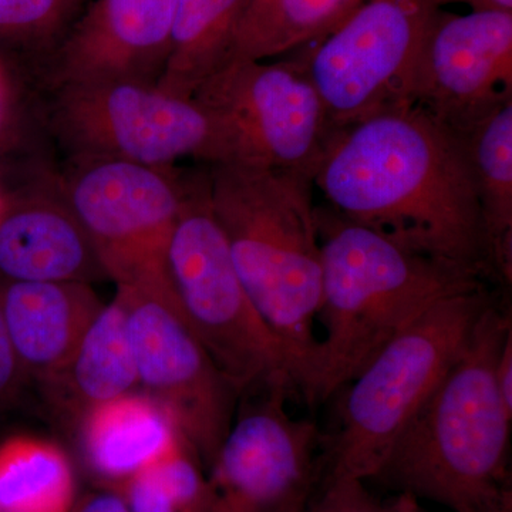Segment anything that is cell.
Wrapping results in <instances>:
<instances>
[{"label":"cell","instance_id":"20","mask_svg":"<svg viewBox=\"0 0 512 512\" xmlns=\"http://www.w3.org/2000/svg\"><path fill=\"white\" fill-rule=\"evenodd\" d=\"M248 0H175L170 56L157 87L173 96H194L228 57Z\"/></svg>","mask_w":512,"mask_h":512},{"label":"cell","instance_id":"31","mask_svg":"<svg viewBox=\"0 0 512 512\" xmlns=\"http://www.w3.org/2000/svg\"><path fill=\"white\" fill-rule=\"evenodd\" d=\"M420 512H424L423 510H420Z\"/></svg>","mask_w":512,"mask_h":512},{"label":"cell","instance_id":"5","mask_svg":"<svg viewBox=\"0 0 512 512\" xmlns=\"http://www.w3.org/2000/svg\"><path fill=\"white\" fill-rule=\"evenodd\" d=\"M501 292L487 285L441 299L339 390L338 421L323 433L325 478L379 476L397 440L463 352L481 313Z\"/></svg>","mask_w":512,"mask_h":512},{"label":"cell","instance_id":"16","mask_svg":"<svg viewBox=\"0 0 512 512\" xmlns=\"http://www.w3.org/2000/svg\"><path fill=\"white\" fill-rule=\"evenodd\" d=\"M0 275L16 282H83L107 278L59 181L0 220Z\"/></svg>","mask_w":512,"mask_h":512},{"label":"cell","instance_id":"21","mask_svg":"<svg viewBox=\"0 0 512 512\" xmlns=\"http://www.w3.org/2000/svg\"><path fill=\"white\" fill-rule=\"evenodd\" d=\"M365 0H248L225 60L291 55L336 28Z\"/></svg>","mask_w":512,"mask_h":512},{"label":"cell","instance_id":"1","mask_svg":"<svg viewBox=\"0 0 512 512\" xmlns=\"http://www.w3.org/2000/svg\"><path fill=\"white\" fill-rule=\"evenodd\" d=\"M313 187L348 220L498 286L466 141L420 107L335 131Z\"/></svg>","mask_w":512,"mask_h":512},{"label":"cell","instance_id":"3","mask_svg":"<svg viewBox=\"0 0 512 512\" xmlns=\"http://www.w3.org/2000/svg\"><path fill=\"white\" fill-rule=\"evenodd\" d=\"M318 229V322L325 330L303 392L309 406L335 396L441 299L493 285L476 272L404 249L329 205H318Z\"/></svg>","mask_w":512,"mask_h":512},{"label":"cell","instance_id":"27","mask_svg":"<svg viewBox=\"0 0 512 512\" xmlns=\"http://www.w3.org/2000/svg\"><path fill=\"white\" fill-rule=\"evenodd\" d=\"M495 380H497L498 392L503 397L505 407L512 412V332L505 339L498 355Z\"/></svg>","mask_w":512,"mask_h":512},{"label":"cell","instance_id":"30","mask_svg":"<svg viewBox=\"0 0 512 512\" xmlns=\"http://www.w3.org/2000/svg\"><path fill=\"white\" fill-rule=\"evenodd\" d=\"M311 497H305L301 498V500L293 501V503L286 505V507L282 508V510L276 512H305L306 505H308Z\"/></svg>","mask_w":512,"mask_h":512},{"label":"cell","instance_id":"4","mask_svg":"<svg viewBox=\"0 0 512 512\" xmlns=\"http://www.w3.org/2000/svg\"><path fill=\"white\" fill-rule=\"evenodd\" d=\"M212 208L232 264L291 357L303 402L318 348L322 252L313 181L275 168L210 165Z\"/></svg>","mask_w":512,"mask_h":512},{"label":"cell","instance_id":"14","mask_svg":"<svg viewBox=\"0 0 512 512\" xmlns=\"http://www.w3.org/2000/svg\"><path fill=\"white\" fill-rule=\"evenodd\" d=\"M175 0H90L49 55L46 84L128 80L156 84L170 56Z\"/></svg>","mask_w":512,"mask_h":512},{"label":"cell","instance_id":"9","mask_svg":"<svg viewBox=\"0 0 512 512\" xmlns=\"http://www.w3.org/2000/svg\"><path fill=\"white\" fill-rule=\"evenodd\" d=\"M192 97L220 131L222 164L275 168L313 181L335 134L295 56L276 62L232 57Z\"/></svg>","mask_w":512,"mask_h":512},{"label":"cell","instance_id":"8","mask_svg":"<svg viewBox=\"0 0 512 512\" xmlns=\"http://www.w3.org/2000/svg\"><path fill=\"white\" fill-rule=\"evenodd\" d=\"M184 174L114 158H67L57 177L64 200L92 241L107 278L177 301L168 245Z\"/></svg>","mask_w":512,"mask_h":512},{"label":"cell","instance_id":"18","mask_svg":"<svg viewBox=\"0 0 512 512\" xmlns=\"http://www.w3.org/2000/svg\"><path fill=\"white\" fill-rule=\"evenodd\" d=\"M39 387L56 416L74 429L92 407L138 389L126 305L119 292L94 318L67 365Z\"/></svg>","mask_w":512,"mask_h":512},{"label":"cell","instance_id":"26","mask_svg":"<svg viewBox=\"0 0 512 512\" xmlns=\"http://www.w3.org/2000/svg\"><path fill=\"white\" fill-rule=\"evenodd\" d=\"M23 380L25 377L20 370L15 350L12 348L8 330H6L5 320L0 312V407L13 399L19 387L22 386Z\"/></svg>","mask_w":512,"mask_h":512},{"label":"cell","instance_id":"28","mask_svg":"<svg viewBox=\"0 0 512 512\" xmlns=\"http://www.w3.org/2000/svg\"><path fill=\"white\" fill-rule=\"evenodd\" d=\"M72 512H131L120 493H97L74 505Z\"/></svg>","mask_w":512,"mask_h":512},{"label":"cell","instance_id":"10","mask_svg":"<svg viewBox=\"0 0 512 512\" xmlns=\"http://www.w3.org/2000/svg\"><path fill=\"white\" fill-rule=\"evenodd\" d=\"M441 0H365L335 29L291 53L338 131L412 104L424 40Z\"/></svg>","mask_w":512,"mask_h":512},{"label":"cell","instance_id":"25","mask_svg":"<svg viewBox=\"0 0 512 512\" xmlns=\"http://www.w3.org/2000/svg\"><path fill=\"white\" fill-rule=\"evenodd\" d=\"M416 498L397 493L379 498L370 493L366 481L356 478H323L322 491L309 500L305 512H420Z\"/></svg>","mask_w":512,"mask_h":512},{"label":"cell","instance_id":"13","mask_svg":"<svg viewBox=\"0 0 512 512\" xmlns=\"http://www.w3.org/2000/svg\"><path fill=\"white\" fill-rule=\"evenodd\" d=\"M508 101L512 12L441 9L424 40L412 104L463 136Z\"/></svg>","mask_w":512,"mask_h":512},{"label":"cell","instance_id":"23","mask_svg":"<svg viewBox=\"0 0 512 512\" xmlns=\"http://www.w3.org/2000/svg\"><path fill=\"white\" fill-rule=\"evenodd\" d=\"M187 443L120 485L131 512H204L205 477Z\"/></svg>","mask_w":512,"mask_h":512},{"label":"cell","instance_id":"6","mask_svg":"<svg viewBox=\"0 0 512 512\" xmlns=\"http://www.w3.org/2000/svg\"><path fill=\"white\" fill-rule=\"evenodd\" d=\"M167 264L185 322L239 396L282 390L301 400L291 357L232 264L212 208L210 170L184 174Z\"/></svg>","mask_w":512,"mask_h":512},{"label":"cell","instance_id":"22","mask_svg":"<svg viewBox=\"0 0 512 512\" xmlns=\"http://www.w3.org/2000/svg\"><path fill=\"white\" fill-rule=\"evenodd\" d=\"M76 476L55 441L13 434L0 441V512H72Z\"/></svg>","mask_w":512,"mask_h":512},{"label":"cell","instance_id":"17","mask_svg":"<svg viewBox=\"0 0 512 512\" xmlns=\"http://www.w3.org/2000/svg\"><path fill=\"white\" fill-rule=\"evenodd\" d=\"M74 430L87 467L116 487L185 443L163 407L138 389L92 407Z\"/></svg>","mask_w":512,"mask_h":512},{"label":"cell","instance_id":"11","mask_svg":"<svg viewBox=\"0 0 512 512\" xmlns=\"http://www.w3.org/2000/svg\"><path fill=\"white\" fill-rule=\"evenodd\" d=\"M127 312L138 387L168 413L187 446L208 468L227 436L238 390L215 365L180 303L158 293L117 286Z\"/></svg>","mask_w":512,"mask_h":512},{"label":"cell","instance_id":"15","mask_svg":"<svg viewBox=\"0 0 512 512\" xmlns=\"http://www.w3.org/2000/svg\"><path fill=\"white\" fill-rule=\"evenodd\" d=\"M104 303L83 282L0 286V312L25 379L42 384L69 362Z\"/></svg>","mask_w":512,"mask_h":512},{"label":"cell","instance_id":"19","mask_svg":"<svg viewBox=\"0 0 512 512\" xmlns=\"http://www.w3.org/2000/svg\"><path fill=\"white\" fill-rule=\"evenodd\" d=\"M466 141L495 282L512 284V101L461 136Z\"/></svg>","mask_w":512,"mask_h":512},{"label":"cell","instance_id":"24","mask_svg":"<svg viewBox=\"0 0 512 512\" xmlns=\"http://www.w3.org/2000/svg\"><path fill=\"white\" fill-rule=\"evenodd\" d=\"M90 0H0V33L22 37L49 55Z\"/></svg>","mask_w":512,"mask_h":512},{"label":"cell","instance_id":"29","mask_svg":"<svg viewBox=\"0 0 512 512\" xmlns=\"http://www.w3.org/2000/svg\"><path fill=\"white\" fill-rule=\"evenodd\" d=\"M466 3L473 10H501L512 12V0H441V3Z\"/></svg>","mask_w":512,"mask_h":512},{"label":"cell","instance_id":"12","mask_svg":"<svg viewBox=\"0 0 512 512\" xmlns=\"http://www.w3.org/2000/svg\"><path fill=\"white\" fill-rule=\"evenodd\" d=\"M291 394H245L205 477L204 512H276L311 497L323 433L286 410Z\"/></svg>","mask_w":512,"mask_h":512},{"label":"cell","instance_id":"7","mask_svg":"<svg viewBox=\"0 0 512 512\" xmlns=\"http://www.w3.org/2000/svg\"><path fill=\"white\" fill-rule=\"evenodd\" d=\"M46 134L67 158L173 167L180 158L224 163L220 131L194 97L156 84L87 80L46 84Z\"/></svg>","mask_w":512,"mask_h":512},{"label":"cell","instance_id":"2","mask_svg":"<svg viewBox=\"0 0 512 512\" xmlns=\"http://www.w3.org/2000/svg\"><path fill=\"white\" fill-rule=\"evenodd\" d=\"M498 293L467 345L409 424L377 480L453 512H512V412L495 365L512 332L511 308Z\"/></svg>","mask_w":512,"mask_h":512}]
</instances>
